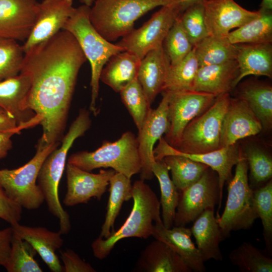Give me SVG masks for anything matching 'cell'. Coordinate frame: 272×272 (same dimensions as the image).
Returning <instances> with one entry per match:
<instances>
[{
  "mask_svg": "<svg viewBox=\"0 0 272 272\" xmlns=\"http://www.w3.org/2000/svg\"><path fill=\"white\" fill-rule=\"evenodd\" d=\"M63 272H95L91 264L84 261L75 251L67 249L60 251Z\"/></svg>",
  "mask_w": 272,
  "mask_h": 272,
  "instance_id": "obj_45",
  "label": "cell"
},
{
  "mask_svg": "<svg viewBox=\"0 0 272 272\" xmlns=\"http://www.w3.org/2000/svg\"><path fill=\"white\" fill-rule=\"evenodd\" d=\"M109 197L104 222L99 237L106 239L114 232V224L124 201L132 198L130 178L116 172L109 180Z\"/></svg>",
  "mask_w": 272,
  "mask_h": 272,
  "instance_id": "obj_31",
  "label": "cell"
},
{
  "mask_svg": "<svg viewBox=\"0 0 272 272\" xmlns=\"http://www.w3.org/2000/svg\"><path fill=\"white\" fill-rule=\"evenodd\" d=\"M205 21L209 36L227 37L230 31L255 18L259 10L250 11L234 0H204Z\"/></svg>",
  "mask_w": 272,
  "mask_h": 272,
  "instance_id": "obj_17",
  "label": "cell"
},
{
  "mask_svg": "<svg viewBox=\"0 0 272 272\" xmlns=\"http://www.w3.org/2000/svg\"><path fill=\"white\" fill-rule=\"evenodd\" d=\"M193 222L190 228L191 233L203 260L213 259L222 261L223 256L219 244L225 238L215 216L214 209L206 210Z\"/></svg>",
  "mask_w": 272,
  "mask_h": 272,
  "instance_id": "obj_27",
  "label": "cell"
},
{
  "mask_svg": "<svg viewBox=\"0 0 272 272\" xmlns=\"http://www.w3.org/2000/svg\"><path fill=\"white\" fill-rule=\"evenodd\" d=\"M22 207L11 199L0 185V218L11 225L19 223Z\"/></svg>",
  "mask_w": 272,
  "mask_h": 272,
  "instance_id": "obj_44",
  "label": "cell"
},
{
  "mask_svg": "<svg viewBox=\"0 0 272 272\" xmlns=\"http://www.w3.org/2000/svg\"><path fill=\"white\" fill-rule=\"evenodd\" d=\"M36 254L28 242L13 232L10 255L4 267L8 272H42L35 259Z\"/></svg>",
  "mask_w": 272,
  "mask_h": 272,
  "instance_id": "obj_37",
  "label": "cell"
},
{
  "mask_svg": "<svg viewBox=\"0 0 272 272\" xmlns=\"http://www.w3.org/2000/svg\"><path fill=\"white\" fill-rule=\"evenodd\" d=\"M198 67V62L193 47L180 61L175 64H170L162 92L192 90Z\"/></svg>",
  "mask_w": 272,
  "mask_h": 272,
  "instance_id": "obj_35",
  "label": "cell"
},
{
  "mask_svg": "<svg viewBox=\"0 0 272 272\" xmlns=\"http://www.w3.org/2000/svg\"><path fill=\"white\" fill-rule=\"evenodd\" d=\"M167 92L169 96L168 126L164 138L174 147L187 124L208 109L217 96L192 90Z\"/></svg>",
  "mask_w": 272,
  "mask_h": 272,
  "instance_id": "obj_12",
  "label": "cell"
},
{
  "mask_svg": "<svg viewBox=\"0 0 272 272\" xmlns=\"http://www.w3.org/2000/svg\"><path fill=\"white\" fill-rule=\"evenodd\" d=\"M180 192L174 224L185 226L219 203L218 177L209 167L197 181Z\"/></svg>",
  "mask_w": 272,
  "mask_h": 272,
  "instance_id": "obj_11",
  "label": "cell"
},
{
  "mask_svg": "<svg viewBox=\"0 0 272 272\" xmlns=\"http://www.w3.org/2000/svg\"><path fill=\"white\" fill-rule=\"evenodd\" d=\"M83 5L91 7L95 0H79Z\"/></svg>",
  "mask_w": 272,
  "mask_h": 272,
  "instance_id": "obj_50",
  "label": "cell"
},
{
  "mask_svg": "<svg viewBox=\"0 0 272 272\" xmlns=\"http://www.w3.org/2000/svg\"><path fill=\"white\" fill-rule=\"evenodd\" d=\"M199 66L236 60L237 47L227 37L208 36L193 46Z\"/></svg>",
  "mask_w": 272,
  "mask_h": 272,
  "instance_id": "obj_32",
  "label": "cell"
},
{
  "mask_svg": "<svg viewBox=\"0 0 272 272\" xmlns=\"http://www.w3.org/2000/svg\"><path fill=\"white\" fill-rule=\"evenodd\" d=\"M248 170L247 162L243 153L236 164L234 176L228 181V196L223 213L217 218L225 238L229 237L232 231L249 229L258 218Z\"/></svg>",
  "mask_w": 272,
  "mask_h": 272,
  "instance_id": "obj_8",
  "label": "cell"
},
{
  "mask_svg": "<svg viewBox=\"0 0 272 272\" xmlns=\"http://www.w3.org/2000/svg\"><path fill=\"white\" fill-rule=\"evenodd\" d=\"M153 153L156 161H161L166 156L180 155L204 164L216 172L220 191L219 210L222 203L224 185L232 178V168L243 154L236 144L207 153H183L170 145L163 137L159 140V143L154 149Z\"/></svg>",
  "mask_w": 272,
  "mask_h": 272,
  "instance_id": "obj_13",
  "label": "cell"
},
{
  "mask_svg": "<svg viewBox=\"0 0 272 272\" xmlns=\"http://www.w3.org/2000/svg\"><path fill=\"white\" fill-rule=\"evenodd\" d=\"M119 93L123 104L131 116L138 130H140L151 108L138 79H135Z\"/></svg>",
  "mask_w": 272,
  "mask_h": 272,
  "instance_id": "obj_39",
  "label": "cell"
},
{
  "mask_svg": "<svg viewBox=\"0 0 272 272\" xmlns=\"http://www.w3.org/2000/svg\"><path fill=\"white\" fill-rule=\"evenodd\" d=\"M152 170L160 185L162 222L165 227L170 229L174 225L179 193L170 178L169 170L162 160H155L152 164Z\"/></svg>",
  "mask_w": 272,
  "mask_h": 272,
  "instance_id": "obj_33",
  "label": "cell"
},
{
  "mask_svg": "<svg viewBox=\"0 0 272 272\" xmlns=\"http://www.w3.org/2000/svg\"><path fill=\"white\" fill-rule=\"evenodd\" d=\"M24 56L17 41L0 37V81L20 73Z\"/></svg>",
  "mask_w": 272,
  "mask_h": 272,
  "instance_id": "obj_42",
  "label": "cell"
},
{
  "mask_svg": "<svg viewBox=\"0 0 272 272\" xmlns=\"http://www.w3.org/2000/svg\"><path fill=\"white\" fill-rule=\"evenodd\" d=\"M91 120L90 113L85 109H80L79 114L72 123L62 139L59 148L54 150L44 161L38 178L39 185L49 212L59 220V232L67 234L71 230L70 216L60 203L59 184L65 168L67 153L75 141L83 136L90 128Z\"/></svg>",
  "mask_w": 272,
  "mask_h": 272,
  "instance_id": "obj_2",
  "label": "cell"
},
{
  "mask_svg": "<svg viewBox=\"0 0 272 272\" xmlns=\"http://www.w3.org/2000/svg\"><path fill=\"white\" fill-rule=\"evenodd\" d=\"M180 19L193 46L209 36L205 21L204 0L189 5L180 15Z\"/></svg>",
  "mask_w": 272,
  "mask_h": 272,
  "instance_id": "obj_41",
  "label": "cell"
},
{
  "mask_svg": "<svg viewBox=\"0 0 272 272\" xmlns=\"http://www.w3.org/2000/svg\"><path fill=\"white\" fill-rule=\"evenodd\" d=\"M36 0H0V37L25 41L37 12Z\"/></svg>",
  "mask_w": 272,
  "mask_h": 272,
  "instance_id": "obj_18",
  "label": "cell"
},
{
  "mask_svg": "<svg viewBox=\"0 0 272 272\" xmlns=\"http://www.w3.org/2000/svg\"><path fill=\"white\" fill-rule=\"evenodd\" d=\"M229 258L242 272L272 271V259L250 242H243L233 249Z\"/></svg>",
  "mask_w": 272,
  "mask_h": 272,
  "instance_id": "obj_36",
  "label": "cell"
},
{
  "mask_svg": "<svg viewBox=\"0 0 272 272\" xmlns=\"http://www.w3.org/2000/svg\"><path fill=\"white\" fill-rule=\"evenodd\" d=\"M186 3L188 4V5H190L191 4L194 3L195 2H197L198 0H182Z\"/></svg>",
  "mask_w": 272,
  "mask_h": 272,
  "instance_id": "obj_51",
  "label": "cell"
},
{
  "mask_svg": "<svg viewBox=\"0 0 272 272\" xmlns=\"http://www.w3.org/2000/svg\"><path fill=\"white\" fill-rule=\"evenodd\" d=\"M13 232L21 239L28 242L53 272H63L56 251L63 244L61 234L53 232L44 227H30L19 223L11 225Z\"/></svg>",
  "mask_w": 272,
  "mask_h": 272,
  "instance_id": "obj_20",
  "label": "cell"
},
{
  "mask_svg": "<svg viewBox=\"0 0 272 272\" xmlns=\"http://www.w3.org/2000/svg\"><path fill=\"white\" fill-rule=\"evenodd\" d=\"M253 205L263 226L265 246L269 253L272 250V181L253 189Z\"/></svg>",
  "mask_w": 272,
  "mask_h": 272,
  "instance_id": "obj_40",
  "label": "cell"
},
{
  "mask_svg": "<svg viewBox=\"0 0 272 272\" xmlns=\"http://www.w3.org/2000/svg\"><path fill=\"white\" fill-rule=\"evenodd\" d=\"M189 6L178 0L162 6L142 27L133 29L116 44L142 59L149 51L163 46L173 24Z\"/></svg>",
  "mask_w": 272,
  "mask_h": 272,
  "instance_id": "obj_10",
  "label": "cell"
},
{
  "mask_svg": "<svg viewBox=\"0 0 272 272\" xmlns=\"http://www.w3.org/2000/svg\"><path fill=\"white\" fill-rule=\"evenodd\" d=\"M73 0H43L38 3L35 24L22 46L24 52L62 30L73 13Z\"/></svg>",
  "mask_w": 272,
  "mask_h": 272,
  "instance_id": "obj_16",
  "label": "cell"
},
{
  "mask_svg": "<svg viewBox=\"0 0 272 272\" xmlns=\"http://www.w3.org/2000/svg\"><path fill=\"white\" fill-rule=\"evenodd\" d=\"M244 156L250 170L249 185L254 189L264 185L272 176V159L265 151L256 147L246 150Z\"/></svg>",
  "mask_w": 272,
  "mask_h": 272,
  "instance_id": "obj_38",
  "label": "cell"
},
{
  "mask_svg": "<svg viewBox=\"0 0 272 272\" xmlns=\"http://www.w3.org/2000/svg\"><path fill=\"white\" fill-rule=\"evenodd\" d=\"M178 0H95L89 19L107 41H115L134 29V22L148 12Z\"/></svg>",
  "mask_w": 272,
  "mask_h": 272,
  "instance_id": "obj_5",
  "label": "cell"
},
{
  "mask_svg": "<svg viewBox=\"0 0 272 272\" xmlns=\"http://www.w3.org/2000/svg\"><path fill=\"white\" fill-rule=\"evenodd\" d=\"M231 97L229 93L218 96L214 102L185 127L174 147L186 153H203L222 148L223 121Z\"/></svg>",
  "mask_w": 272,
  "mask_h": 272,
  "instance_id": "obj_9",
  "label": "cell"
},
{
  "mask_svg": "<svg viewBox=\"0 0 272 272\" xmlns=\"http://www.w3.org/2000/svg\"><path fill=\"white\" fill-rule=\"evenodd\" d=\"M237 98L248 104L261 122L263 129L272 125V87L268 84L250 82L241 85Z\"/></svg>",
  "mask_w": 272,
  "mask_h": 272,
  "instance_id": "obj_29",
  "label": "cell"
},
{
  "mask_svg": "<svg viewBox=\"0 0 272 272\" xmlns=\"http://www.w3.org/2000/svg\"><path fill=\"white\" fill-rule=\"evenodd\" d=\"M41 118L35 115L28 121L18 125L17 127L8 130L0 132V159H2L8 154V152L12 147V137L18 134L24 129L33 127L40 124Z\"/></svg>",
  "mask_w": 272,
  "mask_h": 272,
  "instance_id": "obj_46",
  "label": "cell"
},
{
  "mask_svg": "<svg viewBox=\"0 0 272 272\" xmlns=\"http://www.w3.org/2000/svg\"><path fill=\"white\" fill-rule=\"evenodd\" d=\"M170 65L163 46L149 51L141 60L137 79L151 105L163 90Z\"/></svg>",
  "mask_w": 272,
  "mask_h": 272,
  "instance_id": "obj_24",
  "label": "cell"
},
{
  "mask_svg": "<svg viewBox=\"0 0 272 272\" xmlns=\"http://www.w3.org/2000/svg\"><path fill=\"white\" fill-rule=\"evenodd\" d=\"M57 146L58 142L47 144L39 139L35 155L26 164L16 169H0V185L22 208L36 210L44 201L36 182L44 161Z\"/></svg>",
  "mask_w": 272,
  "mask_h": 272,
  "instance_id": "obj_7",
  "label": "cell"
},
{
  "mask_svg": "<svg viewBox=\"0 0 272 272\" xmlns=\"http://www.w3.org/2000/svg\"><path fill=\"white\" fill-rule=\"evenodd\" d=\"M260 7L261 9L271 11L272 0H262Z\"/></svg>",
  "mask_w": 272,
  "mask_h": 272,
  "instance_id": "obj_49",
  "label": "cell"
},
{
  "mask_svg": "<svg viewBox=\"0 0 272 272\" xmlns=\"http://www.w3.org/2000/svg\"><path fill=\"white\" fill-rule=\"evenodd\" d=\"M263 129L260 121L244 100L231 98L224 117L221 146L236 144L239 140L255 135Z\"/></svg>",
  "mask_w": 272,
  "mask_h": 272,
  "instance_id": "obj_19",
  "label": "cell"
},
{
  "mask_svg": "<svg viewBox=\"0 0 272 272\" xmlns=\"http://www.w3.org/2000/svg\"><path fill=\"white\" fill-rule=\"evenodd\" d=\"M30 86L29 76L22 73L0 81V108L14 118L18 125L35 115L26 105Z\"/></svg>",
  "mask_w": 272,
  "mask_h": 272,
  "instance_id": "obj_22",
  "label": "cell"
},
{
  "mask_svg": "<svg viewBox=\"0 0 272 272\" xmlns=\"http://www.w3.org/2000/svg\"><path fill=\"white\" fill-rule=\"evenodd\" d=\"M236 60L239 66V74L235 87L244 77L272 76V45L267 44H237Z\"/></svg>",
  "mask_w": 272,
  "mask_h": 272,
  "instance_id": "obj_25",
  "label": "cell"
},
{
  "mask_svg": "<svg viewBox=\"0 0 272 272\" xmlns=\"http://www.w3.org/2000/svg\"><path fill=\"white\" fill-rule=\"evenodd\" d=\"M67 163L89 172L111 168L129 178L140 173L142 168L137 137L131 131L123 133L114 142H103L94 151L73 154Z\"/></svg>",
  "mask_w": 272,
  "mask_h": 272,
  "instance_id": "obj_6",
  "label": "cell"
},
{
  "mask_svg": "<svg viewBox=\"0 0 272 272\" xmlns=\"http://www.w3.org/2000/svg\"><path fill=\"white\" fill-rule=\"evenodd\" d=\"M171 171L172 181L179 191L197 181L209 167L180 155H169L162 160Z\"/></svg>",
  "mask_w": 272,
  "mask_h": 272,
  "instance_id": "obj_34",
  "label": "cell"
},
{
  "mask_svg": "<svg viewBox=\"0 0 272 272\" xmlns=\"http://www.w3.org/2000/svg\"><path fill=\"white\" fill-rule=\"evenodd\" d=\"M137 266L141 271H191L171 247L158 239L152 242L141 252Z\"/></svg>",
  "mask_w": 272,
  "mask_h": 272,
  "instance_id": "obj_26",
  "label": "cell"
},
{
  "mask_svg": "<svg viewBox=\"0 0 272 272\" xmlns=\"http://www.w3.org/2000/svg\"><path fill=\"white\" fill-rule=\"evenodd\" d=\"M162 99L156 109H151L142 127L139 130L137 140L142 168L141 179L150 180L154 177L152 164L155 161L154 146L165 133L168 126V106L169 96L163 92Z\"/></svg>",
  "mask_w": 272,
  "mask_h": 272,
  "instance_id": "obj_14",
  "label": "cell"
},
{
  "mask_svg": "<svg viewBox=\"0 0 272 272\" xmlns=\"http://www.w3.org/2000/svg\"><path fill=\"white\" fill-rule=\"evenodd\" d=\"M259 10L258 16L228 34L227 38L231 43H271V11L261 9Z\"/></svg>",
  "mask_w": 272,
  "mask_h": 272,
  "instance_id": "obj_30",
  "label": "cell"
},
{
  "mask_svg": "<svg viewBox=\"0 0 272 272\" xmlns=\"http://www.w3.org/2000/svg\"><path fill=\"white\" fill-rule=\"evenodd\" d=\"M141 59L128 51L112 56L103 68L100 80L116 92H120L137 79Z\"/></svg>",
  "mask_w": 272,
  "mask_h": 272,
  "instance_id": "obj_28",
  "label": "cell"
},
{
  "mask_svg": "<svg viewBox=\"0 0 272 272\" xmlns=\"http://www.w3.org/2000/svg\"><path fill=\"white\" fill-rule=\"evenodd\" d=\"M13 235L11 226L0 229V266L4 267L8 259Z\"/></svg>",
  "mask_w": 272,
  "mask_h": 272,
  "instance_id": "obj_47",
  "label": "cell"
},
{
  "mask_svg": "<svg viewBox=\"0 0 272 272\" xmlns=\"http://www.w3.org/2000/svg\"><path fill=\"white\" fill-rule=\"evenodd\" d=\"M132 210L122 226L108 238L99 237L92 242L91 247L97 258L107 257L116 243L122 239L148 238L152 235L153 222L162 220L160 201L144 180H137L132 185Z\"/></svg>",
  "mask_w": 272,
  "mask_h": 272,
  "instance_id": "obj_3",
  "label": "cell"
},
{
  "mask_svg": "<svg viewBox=\"0 0 272 272\" xmlns=\"http://www.w3.org/2000/svg\"><path fill=\"white\" fill-rule=\"evenodd\" d=\"M180 16L169 30L163 43V48L171 64L180 61L193 47L182 26Z\"/></svg>",
  "mask_w": 272,
  "mask_h": 272,
  "instance_id": "obj_43",
  "label": "cell"
},
{
  "mask_svg": "<svg viewBox=\"0 0 272 272\" xmlns=\"http://www.w3.org/2000/svg\"><path fill=\"white\" fill-rule=\"evenodd\" d=\"M65 168L67 190L63 202L67 207L86 203L92 197L100 200L115 173L112 169L94 174L68 163Z\"/></svg>",
  "mask_w": 272,
  "mask_h": 272,
  "instance_id": "obj_15",
  "label": "cell"
},
{
  "mask_svg": "<svg viewBox=\"0 0 272 272\" xmlns=\"http://www.w3.org/2000/svg\"><path fill=\"white\" fill-rule=\"evenodd\" d=\"M18 126L15 119L0 108V132L14 128Z\"/></svg>",
  "mask_w": 272,
  "mask_h": 272,
  "instance_id": "obj_48",
  "label": "cell"
},
{
  "mask_svg": "<svg viewBox=\"0 0 272 272\" xmlns=\"http://www.w3.org/2000/svg\"><path fill=\"white\" fill-rule=\"evenodd\" d=\"M191 235L190 228L175 226L168 229L164 227L162 220H161L155 222L152 236L171 247L182 258L191 271L203 272L206 271L205 261L191 240Z\"/></svg>",
  "mask_w": 272,
  "mask_h": 272,
  "instance_id": "obj_21",
  "label": "cell"
},
{
  "mask_svg": "<svg viewBox=\"0 0 272 272\" xmlns=\"http://www.w3.org/2000/svg\"><path fill=\"white\" fill-rule=\"evenodd\" d=\"M90 8L84 5L75 8L62 30L67 31L74 36L90 62L91 68L90 109L95 114L102 70L112 56L125 50L106 40L95 29L89 19Z\"/></svg>",
  "mask_w": 272,
  "mask_h": 272,
  "instance_id": "obj_4",
  "label": "cell"
},
{
  "mask_svg": "<svg viewBox=\"0 0 272 272\" xmlns=\"http://www.w3.org/2000/svg\"><path fill=\"white\" fill-rule=\"evenodd\" d=\"M238 74L239 66L236 60L199 66L192 90L216 96L229 93L235 87Z\"/></svg>",
  "mask_w": 272,
  "mask_h": 272,
  "instance_id": "obj_23",
  "label": "cell"
},
{
  "mask_svg": "<svg viewBox=\"0 0 272 272\" xmlns=\"http://www.w3.org/2000/svg\"><path fill=\"white\" fill-rule=\"evenodd\" d=\"M87 60L76 38L65 30L24 53L20 73L31 82L26 105L41 118L43 142L60 138L78 73Z\"/></svg>",
  "mask_w": 272,
  "mask_h": 272,
  "instance_id": "obj_1",
  "label": "cell"
}]
</instances>
